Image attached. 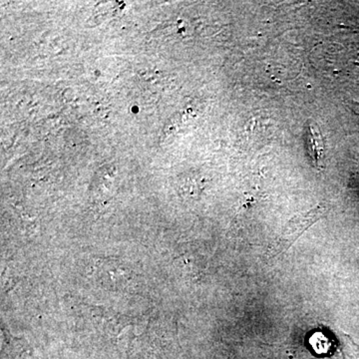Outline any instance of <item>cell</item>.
<instances>
[{"label": "cell", "mask_w": 359, "mask_h": 359, "mask_svg": "<svg viewBox=\"0 0 359 359\" xmlns=\"http://www.w3.org/2000/svg\"><path fill=\"white\" fill-rule=\"evenodd\" d=\"M304 144L309 159L316 167L320 166L325 157V142L318 124L313 120L306 122L304 128Z\"/></svg>", "instance_id": "cell-2"}, {"label": "cell", "mask_w": 359, "mask_h": 359, "mask_svg": "<svg viewBox=\"0 0 359 359\" xmlns=\"http://www.w3.org/2000/svg\"><path fill=\"white\" fill-rule=\"evenodd\" d=\"M311 346L316 353H327L330 349V342L327 337L323 334H314L311 339Z\"/></svg>", "instance_id": "cell-3"}, {"label": "cell", "mask_w": 359, "mask_h": 359, "mask_svg": "<svg viewBox=\"0 0 359 359\" xmlns=\"http://www.w3.org/2000/svg\"><path fill=\"white\" fill-rule=\"evenodd\" d=\"M325 212V208L323 205H318L306 214L299 215L292 219L285 226L278 242L271 245L269 250V257L278 256L289 250L309 226H313L323 216Z\"/></svg>", "instance_id": "cell-1"}]
</instances>
